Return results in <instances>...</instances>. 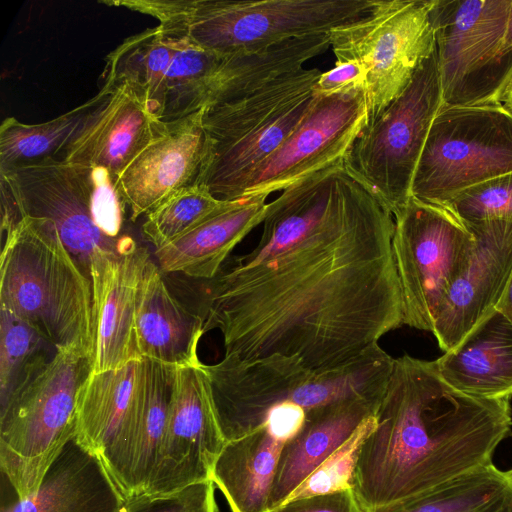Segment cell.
<instances>
[{"mask_svg": "<svg viewBox=\"0 0 512 512\" xmlns=\"http://www.w3.org/2000/svg\"><path fill=\"white\" fill-rule=\"evenodd\" d=\"M464 224L474 237L473 247L431 331L444 352L457 347L496 310L512 272V221Z\"/></svg>", "mask_w": 512, "mask_h": 512, "instance_id": "cell-16", "label": "cell"}, {"mask_svg": "<svg viewBox=\"0 0 512 512\" xmlns=\"http://www.w3.org/2000/svg\"><path fill=\"white\" fill-rule=\"evenodd\" d=\"M150 260L129 236L117 249L98 248L91 257L95 349L92 371L119 368L141 358L135 339L140 284Z\"/></svg>", "mask_w": 512, "mask_h": 512, "instance_id": "cell-18", "label": "cell"}, {"mask_svg": "<svg viewBox=\"0 0 512 512\" xmlns=\"http://www.w3.org/2000/svg\"><path fill=\"white\" fill-rule=\"evenodd\" d=\"M140 404L126 432L101 457L127 500L146 493L167 426L177 367L144 358Z\"/></svg>", "mask_w": 512, "mask_h": 512, "instance_id": "cell-21", "label": "cell"}, {"mask_svg": "<svg viewBox=\"0 0 512 512\" xmlns=\"http://www.w3.org/2000/svg\"><path fill=\"white\" fill-rule=\"evenodd\" d=\"M94 223L108 238L121 237L127 204L117 188V178L106 168L85 166Z\"/></svg>", "mask_w": 512, "mask_h": 512, "instance_id": "cell-36", "label": "cell"}, {"mask_svg": "<svg viewBox=\"0 0 512 512\" xmlns=\"http://www.w3.org/2000/svg\"><path fill=\"white\" fill-rule=\"evenodd\" d=\"M442 105L435 49L405 90L366 122L343 159L346 171L392 215L411 197L414 173Z\"/></svg>", "mask_w": 512, "mask_h": 512, "instance_id": "cell-8", "label": "cell"}, {"mask_svg": "<svg viewBox=\"0 0 512 512\" xmlns=\"http://www.w3.org/2000/svg\"><path fill=\"white\" fill-rule=\"evenodd\" d=\"M0 308L57 350L94 358L93 288L48 219L23 216L2 238Z\"/></svg>", "mask_w": 512, "mask_h": 512, "instance_id": "cell-3", "label": "cell"}, {"mask_svg": "<svg viewBox=\"0 0 512 512\" xmlns=\"http://www.w3.org/2000/svg\"><path fill=\"white\" fill-rule=\"evenodd\" d=\"M383 512H512V469L482 465Z\"/></svg>", "mask_w": 512, "mask_h": 512, "instance_id": "cell-29", "label": "cell"}, {"mask_svg": "<svg viewBox=\"0 0 512 512\" xmlns=\"http://www.w3.org/2000/svg\"><path fill=\"white\" fill-rule=\"evenodd\" d=\"M215 488L210 479L167 494H143L127 500L121 512H218Z\"/></svg>", "mask_w": 512, "mask_h": 512, "instance_id": "cell-37", "label": "cell"}, {"mask_svg": "<svg viewBox=\"0 0 512 512\" xmlns=\"http://www.w3.org/2000/svg\"><path fill=\"white\" fill-rule=\"evenodd\" d=\"M393 218L392 248L403 325L431 332L450 286L470 255L474 237L448 209L412 196Z\"/></svg>", "mask_w": 512, "mask_h": 512, "instance_id": "cell-12", "label": "cell"}, {"mask_svg": "<svg viewBox=\"0 0 512 512\" xmlns=\"http://www.w3.org/2000/svg\"><path fill=\"white\" fill-rule=\"evenodd\" d=\"M222 202L200 184L181 188L146 215L143 237L155 249L161 248L191 230Z\"/></svg>", "mask_w": 512, "mask_h": 512, "instance_id": "cell-33", "label": "cell"}, {"mask_svg": "<svg viewBox=\"0 0 512 512\" xmlns=\"http://www.w3.org/2000/svg\"><path fill=\"white\" fill-rule=\"evenodd\" d=\"M259 242L211 279L205 332L243 361L347 364L403 325L392 213L343 163L267 204Z\"/></svg>", "mask_w": 512, "mask_h": 512, "instance_id": "cell-1", "label": "cell"}, {"mask_svg": "<svg viewBox=\"0 0 512 512\" xmlns=\"http://www.w3.org/2000/svg\"><path fill=\"white\" fill-rule=\"evenodd\" d=\"M283 446L265 425L226 441L214 463L211 480L231 512H269Z\"/></svg>", "mask_w": 512, "mask_h": 512, "instance_id": "cell-28", "label": "cell"}, {"mask_svg": "<svg viewBox=\"0 0 512 512\" xmlns=\"http://www.w3.org/2000/svg\"><path fill=\"white\" fill-rule=\"evenodd\" d=\"M435 361L444 381L455 390L483 399H510L512 323L496 309Z\"/></svg>", "mask_w": 512, "mask_h": 512, "instance_id": "cell-26", "label": "cell"}, {"mask_svg": "<svg viewBox=\"0 0 512 512\" xmlns=\"http://www.w3.org/2000/svg\"><path fill=\"white\" fill-rule=\"evenodd\" d=\"M144 358L91 372L77 399L76 437L101 457L128 429L142 395Z\"/></svg>", "mask_w": 512, "mask_h": 512, "instance_id": "cell-27", "label": "cell"}, {"mask_svg": "<svg viewBox=\"0 0 512 512\" xmlns=\"http://www.w3.org/2000/svg\"><path fill=\"white\" fill-rule=\"evenodd\" d=\"M321 73L318 68L291 71L203 109L205 154L195 184L218 200L240 198L249 176L311 107Z\"/></svg>", "mask_w": 512, "mask_h": 512, "instance_id": "cell-6", "label": "cell"}, {"mask_svg": "<svg viewBox=\"0 0 512 512\" xmlns=\"http://www.w3.org/2000/svg\"><path fill=\"white\" fill-rule=\"evenodd\" d=\"M329 47V34H317L290 39L258 53L223 56L212 71L166 105L162 120L232 100L275 77L304 68L305 62Z\"/></svg>", "mask_w": 512, "mask_h": 512, "instance_id": "cell-20", "label": "cell"}, {"mask_svg": "<svg viewBox=\"0 0 512 512\" xmlns=\"http://www.w3.org/2000/svg\"><path fill=\"white\" fill-rule=\"evenodd\" d=\"M375 417L353 480L365 512L407 504L492 463L512 435L510 399L459 392L444 381L435 360L407 354L395 359Z\"/></svg>", "mask_w": 512, "mask_h": 512, "instance_id": "cell-2", "label": "cell"}, {"mask_svg": "<svg viewBox=\"0 0 512 512\" xmlns=\"http://www.w3.org/2000/svg\"><path fill=\"white\" fill-rule=\"evenodd\" d=\"M367 118L365 90L328 96L315 94L296 128L249 176L240 197L282 191L314 173L343 163Z\"/></svg>", "mask_w": 512, "mask_h": 512, "instance_id": "cell-13", "label": "cell"}, {"mask_svg": "<svg viewBox=\"0 0 512 512\" xmlns=\"http://www.w3.org/2000/svg\"><path fill=\"white\" fill-rule=\"evenodd\" d=\"M381 399L348 400L307 413L303 428L284 444L281 451L269 500V512L285 503L330 454L367 418L376 414Z\"/></svg>", "mask_w": 512, "mask_h": 512, "instance_id": "cell-25", "label": "cell"}, {"mask_svg": "<svg viewBox=\"0 0 512 512\" xmlns=\"http://www.w3.org/2000/svg\"><path fill=\"white\" fill-rule=\"evenodd\" d=\"M511 0H434L444 106L500 104L512 82V50L504 45Z\"/></svg>", "mask_w": 512, "mask_h": 512, "instance_id": "cell-10", "label": "cell"}, {"mask_svg": "<svg viewBox=\"0 0 512 512\" xmlns=\"http://www.w3.org/2000/svg\"><path fill=\"white\" fill-rule=\"evenodd\" d=\"M443 207L464 223L512 221V172L466 189Z\"/></svg>", "mask_w": 512, "mask_h": 512, "instance_id": "cell-35", "label": "cell"}, {"mask_svg": "<svg viewBox=\"0 0 512 512\" xmlns=\"http://www.w3.org/2000/svg\"><path fill=\"white\" fill-rule=\"evenodd\" d=\"M366 89V71L355 60L335 62L332 69L322 72L315 84V94L328 96Z\"/></svg>", "mask_w": 512, "mask_h": 512, "instance_id": "cell-40", "label": "cell"}, {"mask_svg": "<svg viewBox=\"0 0 512 512\" xmlns=\"http://www.w3.org/2000/svg\"><path fill=\"white\" fill-rule=\"evenodd\" d=\"M372 0H117L101 4L152 16L168 35L221 56L262 52L351 23Z\"/></svg>", "mask_w": 512, "mask_h": 512, "instance_id": "cell-4", "label": "cell"}, {"mask_svg": "<svg viewBox=\"0 0 512 512\" xmlns=\"http://www.w3.org/2000/svg\"><path fill=\"white\" fill-rule=\"evenodd\" d=\"M203 110L163 121L153 139L117 178L135 222L177 190L195 183L205 154Z\"/></svg>", "mask_w": 512, "mask_h": 512, "instance_id": "cell-19", "label": "cell"}, {"mask_svg": "<svg viewBox=\"0 0 512 512\" xmlns=\"http://www.w3.org/2000/svg\"><path fill=\"white\" fill-rule=\"evenodd\" d=\"M176 48V38L160 26L134 34L118 45L105 58L101 78L126 79L144 88L152 106L162 120L166 76Z\"/></svg>", "mask_w": 512, "mask_h": 512, "instance_id": "cell-30", "label": "cell"}, {"mask_svg": "<svg viewBox=\"0 0 512 512\" xmlns=\"http://www.w3.org/2000/svg\"><path fill=\"white\" fill-rule=\"evenodd\" d=\"M496 309L509 319L512 323V272L504 291V294L498 303Z\"/></svg>", "mask_w": 512, "mask_h": 512, "instance_id": "cell-41", "label": "cell"}, {"mask_svg": "<svg viewBox=\"0 0 512 512\" xmlns=\"http://www.w3.org/2000/svg\"><path fill=\"white\" fill-rule=\"evenodd\" d=\"M204 369L226 441L265 425L285 444L303 428L309 411L351 400L359 391L356 373L345 365L313 370L291 359L224 355Z\"/></svg>", "mask_w": 512, "mask_h": 512, "instance_id": "cell-5", "label": "cell"}, {"mask_svg": "<svg viewBox=\"0 0 512 512\" xmlns=\"http://www.w3.org/2000/svg\"><path fill=\"white\" fill-rule=\"evenodd\" d=\"M375 423V415L367 418L343 444L311 473L286 502L312 495L353 489L354 472L359 452Z\"/></svg>", "mask_w": 512, "mask_h": 512, "instance_id": "cell-34", "label": "cell"}, {"mask_svg": "<svg viewBox=\"0 0 512 512\" xmlns=\"http://www.w3.org/2000/svg\"><path fill=\"white\" fill-rule=\"evenodd\" d=\"M271 512H365L353 489L290 500Z\"/></svg>", "mask_w": 512, "mask_h": 512, "instance_id": "cell-39", "label": "cell"}, {"mask_svg": "<svg viewBox=\"0 0 512 512\" xmlns=\"http://www.w3.org/2000/svg\"><path fill=\"white\" fill-rule=\"evenodd\" d=\"M504 45L507 49L512 50V0L509 8L508 20L504 35Z\"/></svg>", "mask_w": 512, "mask_h": 512, "instance_id": "cell-42", "label": "cell"}, {"mask_svg": "<svg viewBox=\"0 0 512 512\" xmlns=\"http://www.w3.org/2000/svg\"><path fill=\"white\" fill-rule=\"evenodd\" d=\"M204 317L186 309L169 291L150 259L139 289L135 339L141 358L174 367L202 364L197 349Z\"/></svg>", "mask_w": 512, "mask_h": 512, "instance_id": "cell-24", "label": "cell"}, {"mask_svg": "<svg viewBox=\"0 0 512 512\" xmlns=\"http://www.w3.org/2000/svg\"><path fill=\"white\" fill-rule=\"evenodd\" d=\"M125 504L100 457L74 435L37 490L23 499L16 496L1 512H121Z\"/></svg>", "mask_w": 512, "mask_h": 512, "instance_id": "cell-22", "label": "cell"}, {"mask_svg": "<svg viewBox=\"0 0 512 512\" xmlns=\"http://www.w3.org/2000/svg\"><path fill=\"white\" fill-rule=\"evenodd\" d=\"M503 102H505L504 105L512 112V82H511L510 86L508 87V90L506 92Z\"/></svg>", "mask_w": 512, "mask_h": 512, "instance_id": "cell-43", "label": "cell"}, {"mask_svg": "<svg viewBox=\"0 0 512 512\" xmlns=\"http://www.w3.org/2000/svg\"><path fill=\"white\" fill-rule=\"evenodd\" d=\"M93 104L94 97L54 119L37 124L5 118L0 125V170L62 155Z\"/></svg>", "mask_w": 512, "mask_h": 512, "instance_id": "cell-31", "label": "cell"}, {"mask_svg": "<svg viewBox=\"0 0 512 512\" xmlns=\"http://www.w3.org/2000/svg\"><path fill=\"white\" fill-rule=\"evenodd\" d=\"M433 2L372 0L363 17L330 31L336 60H355L366 71L367 121L405 90L435 51Z\"/></svg>", "mask_w": 512, "mask_h": 512, "instance_id": "cell-11", "label": "cell"}, {"mask_svg": "<svg viewBox=\"0 0 512 512\" xmlns=\"http://www.w3.org/2000/svg\"><path fill=\"white\" fill-rule=\"evenodd\" d=\"M93 360L57 350L44 370L0 409L1 471L23 499L33 494L63 446L75 435L79 391Z\"/></svg>", "mask_w": 512, "mask_h": 512, "instance_id": "cell-7", "label": "cell"}, {"mask_svg": "<svg viewBox=\"0 0 512 512\" xmlns=\"http://www.w3.org/2000/svg\"><path fill=\"white\" fill-rule=\"evenodd\" d=\"M162 124L144 88L126 79L103 78L92 108L60 159L103 167L118 178Z\"/></svg>", "mask_w": 512, "mask_h": 512, "instance_id": "cell-17", "label": "cell"}, {"mask_svg": "<svg viewBox=\"0 0 512 512\" xmlns=\"http://www.w3.org/2000/svg\"><path fill=\"white\" fill-rule=\"evenodd\" d=\"M50 347L54 346L32 326L0 308V409L44 370L56 354L51 355Z\"/></svg>", "mask_w": 512, "mask_h": 512, "instance_id": "cell-32", "label": "cell"}, {"mask_svg": "<svg viewBox=\"0 0 512 512\" xmlns=\"http://www.w3.org/2000/svg\"><path fill=\"white\" fill-rule=\"evenodd\" d=\"M267 196L259 194L223 200L187 233L155 249L160 270L193 278H215L234 247L263 222Z\"/></svg>", "mask_w": 512, "mask_h": 512, "instance_id": "cell-23", "label": "cell"}, {"mask_svg": "<svg viewBox=\"0 0 512 512\" xmlns=\"http://www.w3.org/2000/svg\"><path fill=\"white\" fill-rule=\"evenodd\" d=\"M21 215L50 220L64 245L91 280V257L98 248L117 249L124 236H105L94 223L85 169L59 158L0 170ZM92 282V281H91Z\"/></svg>", "mask_w": 512, "mask_h": 512, "instance_id": "cell-15", "label": "cell"}, {"mask_svg": "<svg viewBox=\"0 0 512 512\" xmlns=\"http://www.w3.org/2000/svg\"><path fill=\"white\" fill-rule=\"evenodd\" d=\"M225 443L204 364L177 367L167 426L145 494H167L210 480Z\"/></svg>", "mask_w": 512, "mask_h": 512, "instance_id": "cell-14", "label": "cell"}, {"mask_svg": "<svg viewBox=\"0 0 512 512\" xmlns=\"http://www.w3.org/2000/svg\"><path fill=\"white\" fill-rule=\"evenodd\" d=\"M512 172V112L502 103L444 106L431 125L411 196L443 207L466 189Z\"/></svg>", "mask_w": 512, "mask_h": 512, "instance_id": "cell-9", "label": "cell"}, {"mask_svg": "<svg viewBox=\"0 0 512 512\" xmlns=\"http://www.w3.org/2000/svg\"><path fill=\"white\" fill-rule=\"evenodd\" d=\"M222 58L223 56L195 46L185 39L176 38L174 56L166 76L165 107L212 71Z\"/></svg>", "mask_w": 512, "mask_h": 512, "instance_id": "cell-38", "label": "cell"}]
</instances>
